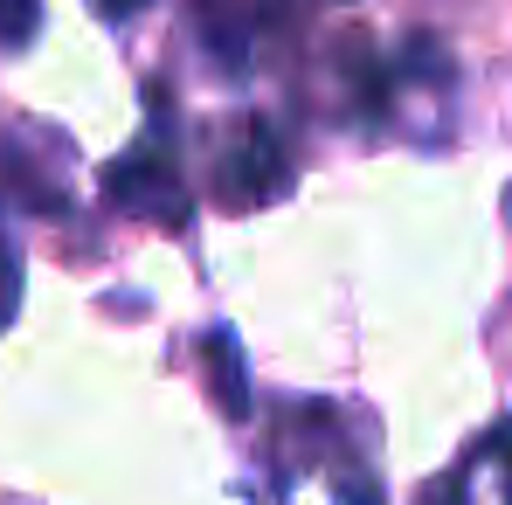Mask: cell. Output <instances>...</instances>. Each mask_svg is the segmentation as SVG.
Masks as SVG:
<instances>
[{
    "label": "cell",
    "mask_w": 512,
    "mask_h": 505,
    "mask_svg": "<svg viewBox=\"0 0 512 505\" xmlns=\"http://www.w3.org/2000/svg\"><path fill=\"white\" fill-rule=\"evenodd\" d=\"M423 505H512V422H492L423 492Z\"/></svg>",
    "instance_id": "obj_3"
},
{
    "label": "cell",
    "mask_w": 512,
    "mask_h": 505,
    "mask_svg": "<svg viewBox=\"0 0 512 505\" xmlns=\"http://www.w3.org/2000/svg\"><path fill=\"white\" fill-rule=\"evenodd\" d=\"M201 367H208V395H215V409H222L229 422L250 416V367H243L236 333L208 326V333H201Z\"/></svg>",
    "instance_id": "obj_4"
},
{
    "label": "cell",
    "mask_w": 512,
    "mask_h": 505,
    "mask_svg": "<svg viewBox=\"0 0 512 505\" xmlns=\"http://www.w3.org/2000/svg\"><path fill=\"white\" fill-rule=\"evenodd\" d=\"M90 7H97V14H111V21H125V14H139L146 0H90Z\"/></svg>",
    "instance_id": "obj_7"
},
{
    "label": "cell",
    "mask_w": 512,
    "mask_h": 505,
    "mask_svg": "<svg viewBox=\"0 0 512 505\" xmlns=\"http://www.w3.org/2000/svg\"><path fill=\"white\" fill-rule=\"evenodd\" d=\"M35 28H42V0H0V49L35 42Z\"/></svg>",
    "instance_id": "obj_5"
},
{
    "label": "cell",
    "mask_w": 512,
    "mask_h": 505,
    "mask_svg": "<svg viewBox=\"0 0 512 505\" xmlns=\"http://www.w3.org/2000/svg\"><path fill=\"white\" fill-rule=\"evenodd\" d=\"M104 201L132 222H153V229H187L194 201H187V180H180V153L167 146V132L153 125L125 160L104 167Z\"/></svg>",
    "instance_id": "obj_1"
},
{
    "label": "cell",
    "mask_w": 512,
    "mask_h": 505,
    "mask_svg": "<svg viewBox=\"0 0 512 505\" xmlns=\"http://www.w3.org/2000/svg\"><path fill=\"white\" fill-rule=\"evenodd\" d=\"M14 305H21V256H14L7 229H0V326L14 319Z\"/></svg>",
    "instance_id": "obj_6"
},
{
    "label": "cell",
    "mask_w": 512,
    "mask_h": 505,
    "mask_svg": "<svg viewBox=\"0 0 512 505\" xmlns=\"http://www.w3.org/2000/svg\"><path fill=\"white\" fill-rule=\"evenodd\" d=\"M284 187H291V146H284V132H277L270 118H243L236 139H229L222 160H215V180H208L215 208L256 215V208H270Z\"/></svg>",
    "instance_id": "obj_2"
}]
</instances>
